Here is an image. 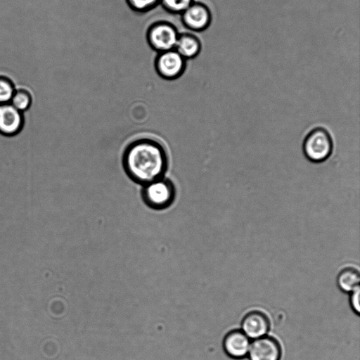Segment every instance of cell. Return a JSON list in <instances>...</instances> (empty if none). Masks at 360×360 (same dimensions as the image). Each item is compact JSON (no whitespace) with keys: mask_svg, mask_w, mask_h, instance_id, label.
<instances>
[{"mask_svg":"<svg viewBox=\"0 0 360 360\" xmlns=\"http://www.w3.org/2000/svg\"><path fill=\"white\" fill-rule=\"evenodd\" d=\"M122 160L127 175L142 186L164 177L168 168L165 148L150 138L138 139L129 143L123 152Z\"/></svg>","mask_w":360,"mask_h":360,"instance_id":"1","label":"cell"},{"mask_svg":"<svg viewBox=\"0 0 360 360\" xmlns=\"http://www.w3.org/2000/svg\"><path fill=\"white\" fill-rule=\"evenodd\" d=\"M359 274L358 271L353 268L344 269L340 272L337 278L339 288L345 292H351L359 288Z\"/></svg>","mask_w":360,"mask_h":360,"instance_id":"12","label":"cell"},{"mask_svg":"<svg viewBox=\"0 0 360 360\" xmlns=\"http://www.w3.org/2000/svg\"><path fill=\"white\" fill-rule=\"evenodd\" d=\"M155 68L163 79H176L184 72L186 60L174 49L159 53L155 58Z\"/></svg>","mask_w":360,"mask_h":360,"instance_id":"5","label":"cell"},{"mask_svg":"<svg viewBox=\"0 0 360 360\" xmlns=\"http://www.w3.org/2000/svg\"><path fill=\"white\" fill-rule=\"evenodd\" d=\"M179 34L174 26L167 22L154 24L148 31L147 38L151 48L162 53L175 48Z\"/></svg>","mask_w":360,"mask_h":360,"instance_id":"4","label":"cell"},{"mask_svg":"<svg viewBox=\"0 0 360 360\" xmlns=\"http://www.w3.org/2000/svg\"><path fill=\"white\" fill-rule=\"evenodd\" d=\"M333 150L332 137L323 127L311 129L303 141V153L309 161L314 163L326 161L331 155Z\"/></svg>","mask_w":360,"mask_h":360,"instance_id":"3","label":"cell"},{"mask_svg":"<svg viewBox=\"0 0 360 360\" xmlns=\"http://www.w3.org/2000/svg\"><path fill=\"white\" fill-rule=\"evenodd\" d=\"M162 6L169 12L184 13L193 3V0H160Z\"/></svg>","mask_w":360,"mask_h":360,"instance_id":"15","label":"cell"},{"mask_svg":"<svg viewBox=\"0 0 360 360\" xmlns=\"http://www.w3.org/2000/svg\"><path fill=\"white\" fill-rule=\"evenodd\" d=\"M24 114L10 103L0 105V134L5 137L19 134L25 126Z\"/></svg>","mask_w":360,"mask_h":360,"instance_id":"6","label":"cell"},{"mask_svg":"<svg viewBox=\"0 0 360 360\" xmlns=\"http://www.w3.org/2000/svg\"><path fill=\"white\" fill-rule=\"evenodd\" d=\"M181 15L185 26L197 32L206 30L212 20V14L209 8L200 2L193 3Z\"/></svg>","mask_w":360,"mask_h":360,"instance_id":"7","label":"cell"},{"mask_svg":"<svg viewBox=\"0 0 360 360\" xmlns=\"http://www.w3.org/2000/svg\"><path fill=\"white\" fill-rule=\"evenodd\" d=\"M141 195L149 208L163 210L174 202L176 188L174 184L164 176L142 186Z\"/></svg>","mask_w":360,"mask_h":360,"instance_id":"2","label":"cell"},{"mask_svg":"<svg viewBox=\"0 0 360 360\" xmlns=\"http://www.w3.org/2000/svg\"><path fill=\"white\" fill-rule=\"evenodd\" d=\"M15 90L16 86L9 77L0 75V105L9 103Z\"/></svg>","mask_w":360,"mask_h":360,"instance_id":"14","label":"cell"},{"mask_svg":"<svg viewBox=\"0 0 360 360\" xmlns=\"http://www.w3.org/2000/svg\"><path fill=\"white\" fill-rule=\"evenodd\" d=\"M359 287L352 291L350 295V304L353 311L357 314H359L360 304H359Z\"/></svg>","mask_w":360,"mask_h":360,"instance_id":"17","label":"cell"},{"mask_svg":"<svg viewBox=\"0 0 360 360\" xmlns=\"http://www.w3.org/2000/svg\"><path fill=\"white\" fill-rule=\"evenodd\" d=\"M129 6L137 12H146L156 6L160 0H127Z\"/></svg>","mask_w":360,"mask_h":360,"instance_id":"16","label":"cell"},{"mask_svg":"<svg viewBox=\"0 0 360 360\" xmlns=\"http://www.w3.org/2000/svg\"><path fill=\"white\" fill-rule=\"evenodd\" d=\"M250 338L240 330H233L229 332L223 340V349L231 358L241 359L248 354Z\"/></svg>","mask_w":360,"mask_h":360,"instance_id":"9","label":"cell"},{"mask_svg":"<svg viewBox=\"0 0 360 360\" xmlns=\"http://www.w3.org/2000/svg\"><path fill=\"white\" fill-rule=\"evenodd\" d=\"M174 49L186 60L195 58L200 53L201 44L195 34H182L179 36Z\"/></svg>","mask_w":360,"mask_h":360,"instance_id":"11","label":"cell"},{"mask_svg":"<svg viewBox=\"0 0 360 360\" xmlns=\"http://www.w3.org/2000/svg\"><path fill=\"white\" fill-rule=\"evenodd\" d=\"M33 103V97L30 91L24 88H16L10 103L19 111L25 113L30 110Z\"/></svg>","mask_w":360,"mask_h":360,"instance_id":"13","label":"cell"},{"mask_svg":"<svg viewBox=\"0 0 360 360\" xmlns=\"http://www.w3.org/2000/svg\"><path fill=\"white\" fill-rule=\"evenodd\" d=\"M267 316L259 311L248 313L242 320V331L250 338L257 339L265 336L269 329Z\"/></svg>","mask_w":360,"mask_h":360,"instance_id":"10","label":"cell"},{"mask_svg":"<svg viewBox=\"0 0 360 360\" xmlns=\"http://www.w3.org/2000/svg\"><path fill=\"white\" fill-rule=\"evenodd\" d=\"M281 354V346L276 340L263 336L250 343L248 356L250 360H280Z\"/></svg>","mask_w":360,"mask_h":360,"instance_id":"8","label":"cell"}]
</instances>
